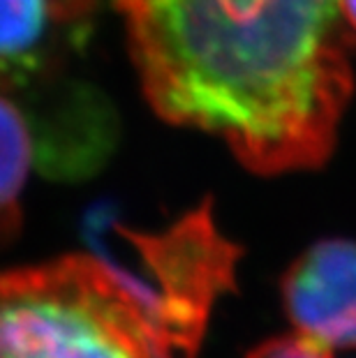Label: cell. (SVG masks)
<instances>
[{
	"label": "cell",
	"instance_id": "5",
	"mask_svg": "<svg viewBox=\"0 0 356 358\" xmlns=\"http://www.w3.org/2000/svg\"><path fill=\"white\" fill-rule=\"evenodd\" d=\"M65 10L58 0H0V79L26 77L44 63Z\"/></svg>",
	"mask_w": 356,
	"mask_h": 358
},
{
	"label": "cell",
	"instance_id": "2",
	"mask_svg": "<svg viewBox=\"0 0 356 358\" xmlns=\"http://www.w3.org/2000/svg\"><path fill=\"white\" fill-rule=\"evenodd\" d=\"M100 257L0 273V358H176Z\"/></svg>",
	"mask_w": 356,
	"mask_h": 358
},
{
	"label": "cell",
	"instance_id": "8",
	"mask_svg": "<svg viewBox=\"0 0 356 358\" xmlns=\"http://www.w3.org/2000/svg\"><path fill=\"white\" fill-rule=\"evenodd\" d=\"M340 12L352 24V28H356V0H340Z\"/></svg>",
	"mask_w": 356,
	"mask_h": 358
},
{
	"label": "cell",
	"instance_id": "3",
	"mask_svg": "<svg viewBox=\"0 0 356 358\" xmlns=\"http://www.w3.org/2000/svg\"><path fill=\"white\" fill-rule=\"evenodd\" d=\"M132 262L100 257L178 356L192 358L201 345L208 312L234 285L236 248L218 234L208 208L160 234H137L113 224Z\"/></svg>",
	"mask_w": 356,
	"mask_h": 358
},
{
	"label": "cell",
	"instance_id": "4",
	"mask_svg": "<svg viewBox=\"0 0 356 358\" xmlns=\"http://www.w3.org/2000/svg\"><path fill=\"white\" fill-rule=\"evenodd\" d=\"M287 317L329 349L356 347V243L322 241L283 280Z\"/></svg>",
	"mask_w": 356,
	"mask_h": 358
},
{
	"label": "cell",
	"instance_id": "6",
	"mask_svg": "<svg viewBox=\"0 0 356 358\" xmlns=\"http://www.w3.org/2000/svg\"><path fill=\"white\" fill-rule=\"evenodd\" d=\"M33 162V134L17 106L0 95V250L21 231V192Z\"/></svg>",
	"mask_w": 356,
	"mask_h": 358
},
{
	"label": "cell",
	"instance_id": "1",
	"mask_svg": "<svg viewBox=\"0 0 356 358\" xmlns=\"http://www.w3.org/2000/svg\"><path fill=\"white\" fill-rule=\"evenodd\" d=\"M164 120L259 173L317 166L352 93L340 0H116Z\"/></svg>",
	"mask_w": 356,
	"mask_h": 358
},
{
	"label": "cell",
	"instance_id": "7",
	"mask_svg": "<svg viewBox=\"0 0 356 358\" xmlns=\"http://www.w3.org/2000/svg\"><path fill=\"white\" fill-rule=\"evenodd\" d=\"M248 358H331V349L308 335H285L255 347Z\"/></svg>",
	"mask_w": 356,
	"mask_h": 358
}]
</instances>
